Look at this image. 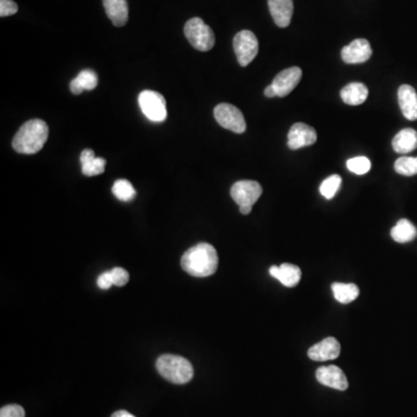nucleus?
<instances>
[{
	"label": "nucleus",
	"mask_w": 417,
	"mask_h": 417,
	"mask_svg": "<svg viewBox=\"0 0 417 417\" xmlns=\"http://www.w3.org/2000/svg\"><path fill=\"white\" fill-rule=\"evenodd\" d=\"M218 254L214 246L201 242L189 249L181 258V267L194 278H207L218 269Z\"/></svg>",
	"instance_id": "1"
},
{
	"label": "nucleus",
	"mask_w": 417,
	"mask_h": 417,
	"mask_svg": "<svg viewBox=\"0 0 417 417\" xmlns=\"http://www.w3.org/2000/svg\"><path fill=\"white\" fill-rule=\"evenodd\" d=\"M48 136L49 127L45 121L38 118L29 120L16 132L12 147L21 154H35L45 147Z\"/></svg>",
	"instance_id": "2"
},
{
	"label": "nucleus",
	"mask_w": 417,
	"mask_h": 417,
	"mask_svg": "<svg viewBox=\"0 0 417 417\" xmlns=\"http://www.w3.org/2000/svg\"><path fill=\"white\" fill-rule=\"evenodd\" d=\"M156 370L166 380L173 384H187L194 377V367L188 360L176 355H163L156 360Z\"/></svg>",
	"instance_id": "3"
},
{
	"label": "nucleus",
	"mask_w": 417,
	"mask_h": 417,
	"mask_svg": "<svg viewBox=\"0 0 417 417\" xmlns=\"http://www.w3.org/2000/svg\"><path fill=\"white\" fill-rule=\"evenodd\" d=\"M183 32L189 43L196 50L205 52L214 48L216 42L214 32L201 18H193L187 21Z\"/></svg>",
	"instance_id": "4"
},
{
	"label": "nucleus",
	"mask_w": 417,
	"mask_h": 417,
	"mask_svg": "<svg viewBox=\"0 0 417 417\" xmlns=\"http://www.w3.org/2000/svg\"><path fill=\"white\" fill-rule=\"evenodd\" d=\"M138 103L147 120L164 122L167 118L166 100L163 94L156 91H143L138 96Z\"/></svg>",
	"instance_id": "5"
},
{
	"label": "nucleus",
	"mask_w": 417,
	"mask_h": 417,
	"mask_svg": "<svg viewBox=\"0 0 417 417\" xmlns=\"http://www.w3.org/2000/svg\"><path fill=\"white\" fill-rule=\"evenodd\" d=\"M233 48L236 59L241 67H247L254 61L258 54V41L254 33L251 30H241L234 36Z\"/></svg>",
	"instance_id": "6"
},
{
	"label": "nucleus",
	"mask_w": 417,
	"mask_h": 417,
	"mask_svg": "<svg viewBox=\"0 0 417 417\" xmlns=\"http://www.w3.org/2000/svg\"><path fill=\"white\" fill-rule=\"evenodd\" d=\"M215 118L217 123L223 127L224 129L233 131L236 134H242L245 132L246 121L244 115L240 112V109L236 108L229 103H219L215 108Z\"/></svg>",
	"instance_id": "7"
},
{
	"label": "nucleus",
	"mask_w": 417,
	"mask_h": 417,
	"mask_svg": "<svg viewBox=\"0 0 417 417\" xmlns=\"http://www.w3.org/2000/svg\"><path fill=\"white\" fill-rule=\"evenodd\" d=\"M262 187L258 182L238 181L231 188V198L240 207H253L258 198H261Z\"/></svg>",
	"instance_id": "8"
},
{
	"label": "nucleus",
	"mask_w": 417,
	"mask_h": 417,
	"mask_svg": "<svg viewBox=\"0 0 417 417\" xmlns=\"http://www.w3.org/2000/svg\"><path fill=\"white\" fill-rule=\"evenodd\" d=\"M302 76H303V71L300 67H290V69L282 71L275 76V79L273 80L270 85L274 87L278 98H284V96H289L293 89L296 88L297 85L300 83Z\"/></svg>",
	"instance_id": "9"
},
{
	"label": "nucleus",
	"mask_w": 417,
	"mask_h": 417,
	"mask_svg": "<svg viewBox=\"0 0 417 417\" xmlns=\"http://www.w3.org/2000/svg\"><path fill=\"white\" fill-rule=\"evenodd\" d=\"M318 139L314 127L305 123H296L291 127L287 135V147L291 150H298L302 147H309Z\"/></svg>",
	"instance_id": "10"
},
{
	"label": "nucleus",
	"mask_w": 417,
	"mask_h": 417,
	"mask_svg": "<svg viewBox=\"0 0 417 417\" xmlns=\"http://www.w3.org/2000/svg\"><path fill=\"white\" fill-rule=\"evenodd\" d=\"M372 56V48L365 38H357L341 51L342 61L347 64H362Z\"/></svg>",
	"instance_id": "11"
},
{
	"label": "nucleus",
	"mask_w": 417,
	"mask_h": 417,
	"mask_svg": "<svg viewBox=\"0 0 417 417\" xmlns=\"http://www.w3.org/2000/svg\"><path fill=\"white\" fill-rule=\"evenodd\" d=\"M316 380L321 385L327 386L331 389H338V391H345L348 389V379L343 371L336 365H329V367H321L316 370Z\"/></svg>",
	"instance_id": "12"
},
{
	"label": "nucleus",
	"mask_w": 417,
	"mask_h": 417,
	"mask_svg": "<svg viewBox=\"0 0 417 417\" xmlns=\"http://www.w3.org/2000/svg\"><path fill=\"white\" fill-rule=\"evenodd\" d=\"M309 358L314 362L336 360L341 354V345L335 338H327L309 349Z\"/></svg>",
	"instance_id": "13"
},
{
	"label": "nucleus",
	"mask_w": 417,
	"mask_h": 417,
	"mask_svg": "<svg viewBox=\"0 0 417 417\" xmlns=\"http://www.w3.org/2000/svg\"><path fill=\"white\" fill-rule=\"evenodd\" d=\"M399 105L409 121L417 120V93L411 85H402L398 91Z\"/></svg>",
	"instance_id": "14"
},
{
	"label": "nucleus",
	"mask_w": 417,
	"mask_h": 417,
	"mask_svg": "<svg viewBox=\"0 0 417 417\" xmlns=\"http://www.w3.org/2000/svg\"><path fill=\"white\" fill-rule=\"evenodd\" d=\"M268 6L278 27L287 28L290 25L293 14V0H268Z\"/></svg>",
	"instance_id": "15"
},
{
	"label": "nucleus",
	"mask_w": 417,
	"mask_h": 417,
	"mask_svg": "<svg viewBox=\"0 0 417 417\" xmlns=\"http://www.w3.org/2000/svg\"><path fill=\"white\" fill-rule=\"evenodd\" d=\"M269 274L280 280V283L287 287H296L302 278V271H300L299 267L291 265V263H283L280 267L273 265L269 269Z\"/></svg>",
	"instance_id": "16"
},
{
	"label": "nucleus",
	"mask_w": 417,
	"mask_h": 417,
	"mask_svg": "<svg viewBox=\"0 0 417 417\" xmlns=\"http://www.w3.org/2000/svg\"><path fill=\"white\" fill-rule=\"evenodd\" d=\"M105 14L115 27H123L129 19L127 0H102Z\"/></svg>",
	"instance_id": "17"
},
{
	"label": "nucleus",
	"mask_w": 417,
	"mask_h": 417,
	"mask_svg": "<svg viewBox=\"0 0 417 417\" xmlns=\"http://www.w3.org/2000/svg\"><path fill=\"white\" fill-rule=\"evenodd\" d=\"M80 163L84 176H96L105 172L107 161L103 158L96 156L94 151L86 149L80 154Z\"/></svg>",
	"instance_id": "18"
},
{
	"label": "nucleus",
	"mask_w": 417,
	"mask_h": 417,
	"mask_svg": "<svg viewBox=\"0 0 417 417\" xmlns=\"http://www.w3.org/2000/svg\"><path fill=\"white\" fill-rule=\"evenodd\" d=\"M393 150L400 154H407L417 149V132L411 127L402 129L395 135L392 142Z\"/></svg>",
	"instance_id": "19"
},
{
	"label": "nucleus",
	"mask_w": 417,
	"mask_h": 417,
	"mask_svg": "<svg viewBox=\"0 0 417 417\" xmlns=\"http://www.w3.org/2000/svg\"><path fill=\"white\" fill-rule=\"evenodd\" d=\"M369 89L362 83H351L343 87L341 91V99L349 105H362L367 101Z\"/></svg>",
	"instance_id": "20"
},
{
	"label": "nucleus",
	"mask_w": 417,
	"mask_h": 417,
	"mask_svg": "<svg viewBox=\"0 0 417 417\" xmlns=\"http://www.w3.org/2000/svg\"><path fill=\"white\" fill-rule=\"evenodd\" d=\"M98 83H99V78L94 71L83 70L71 81V92L78 96L84 91H93L98 86Z\"/></svg>",
	"instance_id": "21"
},
{
	"label": "nucleus",
	"mask_w": 417,
	"mask_h": 417,
	"mask_svg": "<svg viewBox=\"0 0 417 417\" xmlns=\"http://www.w3.org/2000/svg\"><path fill=\"white\" fill-rule=\"evenodd\" d=\"M391 236L399 244H406L413 241L416 238L417 229L409 220H399L398 224L391 229Z\"/></svg>",
	"instance_id": "22"
},
{
	"label": "nucleus",
	"mask_w": 417,
	"mask_h": 417,
	"mask_svg": "<svg viewBox=\"0 0 417 417\" xmlns=\"http://www.w3.org/2000/svg\"><path fill=\"white\" fill-rule=\"evenodd\" d=\"M331 291L335 299L338 303L350 304L360 296V289L356 284L334 283L331 285Z\"/></svg>",
	"instance_id": "23"
},
{
	"label": "nucleus",
	"mask_w": 417,
	"mask_h": 417,
	"mask_svg": "<svg viewBox=\"0 0 417 417\" xmlns=\"http://www.w3.org/2000/svg\"><path fill=\"white\" fill-rule=\"evenodd\" d=\"M113 194L115 198L122 202H131L136 198L134 185L125 178H120L113 185Z\"/></svg>",
	"instance_id": "24"
},
{
	"label": "nucleus",
	"mask_w": 417,
	"mask_h": 417,
	"mask_svg": "<svg viewBox=\"0 0 417 417\" xmlns=\"http://www.w3.org/2000/svg\"><path fill=\"white\" fill-rule=\"evenodd\" d=\"M395 172L404 176H417V156H401L394 164Z\"/></svg>",
	"instance_id": "25"
},
{
	"label": "nucleus",
	"mask_w": 417,
	"mask_h": 417,
	"mask_svg": "<svg viewBox=\"0 0 417 417\" xmlns=\"http://www.w3.org/2000/svg\"><path fill=\"white\" fill-rule=\"evenodd\" d=\"M342 178L338 174L331 176L322 181L320 185V193L326 200H331L334 198L338 189L341 188Z\"/></svg>",
	"instance_id": "26"
},
{
	"label": "nucleus",
	"mask_w": 417,
	"mask_h": 417,
	"mask_svg": "<svg viewBox=\"0 0 417 417\" xmlns=\"http://www.w3.org/2000/svg\"><path fill=\"white\" fill-rule=\"evenodd\" d=\"M347 167L351 173L356 176H364L371 169V161L367 156H355L348 160Z\"/></svg>",
	"instance_id": "27"
},
{
	"label": "nucleus",
	"mask_w": 417,
	"mask_h": 417,
	"mask_svg": "<svg viewBox=\"0 0 417 417\" xmlns=\"http://www.w3.org/2000/svg\"><path fill=\"white\" fill-rule=\"evenodd\" d=\"M110 275H112L113 283L116 287H125L129 282V273L123 268H114L110 270Z\"/></svg>",
	"instance_id": "28"
},
{
	"label": "nucleus",
	"mask_w": 417,
	"mask_h": 417,
	"mask_svg": "<svg viewBox=\"0 0 417 417\" xmlns=\"http://www.w3.org/2000/svg\"><path fill=\"white\" fill-rule=\"evenodd\" d=\"M25 409L19 405L5 406L0 411V417H25Z\"/></svg>",
	"instance_id": "29"
},
{
	"label": "nucleus",
	"mask_w": 417,
	"mask_h": 417,
	"mask_svg": "<svg viewBox=\"0 0 417 417\" xmlns=\"http://www.w3.org/2000/svg\"><path fill=\"white\" fill-rule=\"evenodd\" d=\"M18 5L13 0H0V16H14L18 12Z\"/></svg>",
	"instance_id": "30"
},
{
	"label": "nucleus",
	"mask_w": 417,
	"mask_h": 417,
	"mask_svg": "<svg viewBox=\"0 0 417 417\" xmlns=\"http://www.w3.org/2000/svg\"><path fill=\"white\" fill-rule=\"evenodd\" d=\"M98 285L102 290H108L112 285H114L110 271H105L103 274L100 275L99 278H98Z\"/></svg>",
	"instance_id": "31"
},
{
	"label": "nucleus",
	"mask_w": 417,
	"mask_h": 417,
	"mask_svg": "<svg viewBox=\"0 0 417 417\" xmlns=\"http://www.w3.org/2000/svg\"><path fill=\"white\" fill-rule=\"evenodd\" d=\"M265 96H267V98H275V96H276V92H275L274 87L271 86V85H269V86L265 89Z\"/></svg>",
	"instance_id": "32"
},
{
	"label": "nucleus",
	"mask_w": 417,
	"mask_h": 417,
	"mask_svg": "<svg viewBox=\"0 0 417 417\" xmlns=\"http://www.w3.org/2000/svg\"><path fill=\"white\" fill-rule=\"evenodd\" d=\"M112 417H136L134 415L130 414L129 411H118L114 414L112 415Z\"/></svg>",
	"instance_id": "33"
},
{
	"label": "nucleus",
	"mask_w": 417,
	"mask_h": 417,
	"mask_svg": "<svg viewBox=\"0 0 417 417\" xmlns=\"http://www.w3.org/2000/svg\"><path fill=\"white\" fill-rule=\"evenodd\" d=\"M240 212L242 215H249L252 212V207H239Z\"/></svg>",
	"instance_id": "34"
}]
</instances>
